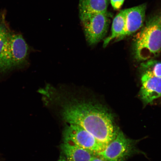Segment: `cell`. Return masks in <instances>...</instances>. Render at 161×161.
Instances as JSON below:
<instances>
[{
    "label": "cell",
    "instance_id": "cell-1",
    "mask_svg": "<svg viewBox=\"0 0 161 161\" xmlns=\"http://www.w3.org/2000/svg\"><path fill=\"white\" fill-rule=\"evenodd\" d=\"M134 57L140 61L152 59L161 51V19L150 18L135 36L133 45Z\"/></svg>",
    "mask_w": 161,
    "mask_h": 161
},
{
    "label": "cell",
    "instance_id": "cell-2",
    "mask_svg": "<svg viewBox=\"0 0 161 161\" xmlns=\"http://www.w3.org/2000/svg\"><path fill=\"white\" fill-rule=\"evenodd\" d=\"M29 47L19 34L10 35L0 53V74L27 63Z\"/></svg>",
    "mask_w": 161,
    "mask_h": 161
},
{
    "label": "cell",
    "instance_id": "cell-3",
    "mask_svg": "<svg viewBox=\"0 0 161 161\" xmlns=\"http://www.w3.org/2000/svg\"><path fill=\"white\" fill-rule=\"evenodd\" d=\"M108 14H80L81 25L86 41L94 45L103 39L107 33L109 25Z\"/></svg>",
    "mask_w": 161,
    "mask_h": 161
},
{
    "label": "cell",
    "instance_id": "cell-4",
    "mask_svg": "<svg viewBox=\"0 0 161 161\" xmlns=\"http://www.w3.org/2000/svg\"><path fill=\"white\" fill-rule=\"evenodd\" d=\"M134 141L126 137L118 130L113 140L96 156L107 161H124L135 151Z\"/></svg>",
    "mask_w": 161,
    "mask_h": 161
},
{
    "label": "cell",
    "instance_id": "cell-5",
    "mask_svg": "<svg viewBox=\"0 0 161 161\" xmlns=\"http://www.w3.org/2000/svg\"><path fill=\"white\" fill-rule=\"evenodd\" d=\"M63 137L64 141H70L95 155L107 145L98 140L84 128L74 124H68L64 131Z\"/></svg>",
    "mask_w": 161,
    "mask_h": 161
},
{
    "label": "cell",
    "instance_id": "cell-6",
    "mask_svg": "<svg viewBox=\"0 0 161 161\" xmlns=\"http://www.w3.org/2000/svg\"><path fill=\"white\" fill-rule=\"evenodd\" d=\"M146 3L124 9L125 29L120 40L132 35L142 28L145 19Z\"/></svg>",
    "mask_w": 161,
    "mask_h": 161
},
{
    "label": "cell",
    "instance_id": "cell-7",
    "mask_svg": "<svg viewBox=\"0 0 161 161\" xmlns=\"http://www.w3.org/2000/svg\"><path fill=\"white\" fill-rule=\"evenodd\" d=\"M141 80V99L145 104H152L155 100L161 96V78L144 72L142 73Z\"/></svg>",
    "mask_w": 161,
    "mask_h": 161
},
{
    "label": "cell",
    "instance_id": "cell-8",
    "mask_svg": "<svg viewBox=\"0 0 161 161\" xmlns=\"http://www.w3.org/2000/svg\"><path fill=\"white\" fill-rule=\"evenodd\" d=\"M62 152L68 161H90L95 154L69 141H64Z\"/></svg>",
    "mask_w": 161,
    "mask_h": 161
},
{
    "label": "cell",
    "instance_id": "cell-9",
    "mask_svg": "<svg viewBox=\"0 0 161 161\" xmlns=\"http://www.w3.org/2000/svg\"><path fill=\"white\" fill-rule=\"evenodd\" d=\"M125 27V19L124 11L122 10L114 18L113 21L111 35L104 40L103 46L106 47L114 39L120 41Z\"/></svg>",
    "mask_w": 161,
    "mask_h": 161
},
{
    "label": "cell",
    "instance_id": "cell-10",
    "mask_svg": "<svg viewBox=\"0 0 161 161\" xmlns=\"http://www.w3.org/2000/svg\"><path fill=\"white\" fill-rule=\"evenodd\" d=\"M108 5L107 0H80V14H108Z\"/></svg>",
    "mask_w": 161,
    "mask_h": 161
},
{
    "label": "cell",
    "instance_id": "cell-11",
    "mask_svg": "<svg viewBox=\"0 0 161 161\" xmlns=\"http://www.w3.org/2000/svg\"><path fill=\"white\" fill-rule=\"evenodd\" d=\"M142 73L148 72L156 77L161 78V62L153 59L147 60L141 65Z\"/></svg>",
    "mask_w": 161,
    "mask_h": 161
},
{
    "label": "cell",
    "instance_id": "cell-12",
    "mask_svg": "<svg viewBox=\"0 0 161 161\" xmlns=\"http://www.w3.org/2000/svg\"><path fill=\"white\" fill-rule=\"evenodd\" d=\"M11 34L4 26L0 25V53Z\"/></svg>",
    "mask_w": 161,
    "mask_h": 161
},
{
    "label": "cell",
    "instance_id": "cell-13",
    "mask_svg": "<svg viewBox=\"0 0 161 161\" xmlns=\"http://www.w3.org/2000/svg\"><path fill=\"white\" fill-rule=\"evenodd\" d=\"M125 0H110L111 3L114 10H118L121 7Z\"/></svg>",
    "mask_w": 161,
    "mask_h": 161
},
{
    "label": "cell",
    "instance_id": "cell-14",
    "mask_svg": "<svg viewBox=\"0 0 161 161\" xmlns=\"http://www.w3.org/2000/svg\"><path fill=\"white\" fill-rule=\"evenodd\" d=\"M90 161H104V160L99 158V157L95 156L92 158Z\"/></svg>",
    "mask_w": 161,
    "mask_h": 161
},
{
    "label": "cell",
    "instance_id": "cell-15",
    "mask_svg": "<svg viewBox=\"0 0 161 161\" xmlns=\"http://www.w3.org/2000/svg\"><path fill=\"white\" fill-rule=\"evenodd\" d=\"M58 161H68L67 160L65 159L64 158H60L59 159V160Z\"/></svg>",
    "mask_w": 161,
    "mask_h": 161
},
{
    "label": "cell",
    "instance_id": "cell-16",
    "mask_svg": "<svg viewBox=\"0 0 161 161\" xmlns=\"http://www.w3.org/2000/svg\"><path fill=\"white\" fill-rule=\"evenodd\" d=\"M160 19H161V17L160 18Z\"/></svg>",
    "mask_w": 161,
    "mask_h": 161
}]
</instances>
